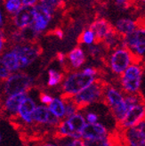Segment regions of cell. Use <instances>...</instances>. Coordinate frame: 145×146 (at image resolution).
I'll list each match as a JSON object with an SVG mask.
<instances>
[{"label": "cell", "mask_w": 145, "mask_h": 146, "mask_svg": "<svg viewBox=\"0 0 145 146\" xmlns=\"http://www.w3.org/2000/svg\"><path fill=\"white\" fill-rule=\"evenodd\" d=\"M96 78L89 76L82 70H75L64 76L61 84L62 96L61 98H70L79 94L85 88L95 81Z\"/></svg>", "instance_id": "cell-1"}, {"label": "cell", "mask_w": 145, "mask_h": 146, "mask_svg": "<svg viewBox=\"0 0 145 146\" xmlns=\"http://www.w3.org/2000/svg\"><path fill=\"white\" fill-rule=\"evenodd\" d=\"M143 78V67L142 62H134L119 76L121 92L126 94L141 93Z\"/></svg>", "instance_id": "cell-2"}, {"label": "cell", "mask_w": 145, "mask_h": 146, "mask_svg": "<svg viewBox=\"0 0 145 146\" xmlns=\"http://www.w3.org/2000/svg\"><path fill=\"white\" fill-rule=\"evenodd\" d=\"M103 102L107 104L117 123H120L125 118L127 111L124 100V94L121 90L107 84L104 89Z\"/></svg>", "instance_id": "cell-3"}, {"label": "cell", "mask_w": 145, "mask_h": 146, "mask_svg": "<svg viewBox=\"0 0 145 146\" xmlns=\"http://www.w3.org/2000/svg\"><path fill=\"white\" fill-rule=\"evenodd\" d=\"M34 84V79L25 72L13 73L2 84V91L5 97L19 94H27Z\"/></svg>", "instance_id": "cell-4"}, {"label": "cell", "mask_w": 145, "mask_h": 146, "mask_svg": "<svg viewBox=\"0 0 145 146\" xmlns=\"http://www.w3.org/2000/svg\"><path fill=\"white\" fill-rule=\"evenodd\" d=\"M106 86L107 84L104 81L96 78L92 85L72 97L78 110H83L93 104L103 101V94Z\"/></svg>", "instance_id": "cell-5"}, {"label": "cell", "mask_w": 145, "mask_h": 146, "mask_svg": "<svg viewBox=\"0 0 145 146\" xmlns=\"http://www.w3.org/2000/svg\"><path fill=\"white\" fill-rule=\"evenodd\" d=\"M142 62L124 46H119L112 50L108 57V66L113 74L120 76L130 65Z\"/></svg>", "instance_id": "cell-6"}, {"label": "cell", "mask_w": 145, "mask_h": 146, "mask_svg": "<svg viewBox=\"0 0 145 146\" xmlns=\"http://www.w3.org/2000/svg\"><path fill=\"white\" fill-rule=\"evenodd\" d=\"M122 46L129 50L137 59L142 60L145 53V29L140 24L128 35L122 36Z\"/></svg>", "instance_id": "cell-7"}, {"label": "cell", "mask_w": 145, "mask_h": 146, "mask_svg": "<svg viewBox=\"0 0 145 146\" xmlns=\"http://www.w3.org/2000/svg\"><path fill=\"white\" fill-rule=\"evenodd\" d=\"M11 48L14 51V53L16 54L18 57L20 70H23L31 65L38 59L42 52L41 48L38 45H36L35 43H24L13 45Z\"/></svg>", "instance_id": "cell-8"}, {"label": "cell", "mask_w": 145, "mask_h": 146, "mask_svg": "<svg viewBox=\"0 0 145 146\" xmlns=\"http://www.w3.org/2000/svg\"><path fill=\"white\" fill-rule=\"evenodd\" d=\"M34 9L36 17L31 27L38 34H40L47 29L51 20L53 19L54 12L48 9L40 2H38V4L34 6Z\"/></svg>", "instance_id": "cell-9"}, {"label": "cell", "mask_w": 145, "mask_h": 146, "mask_svg": "<svg viewBox=\"0 0 145 146\" xmlns=\"http://www.w3.org/2000/svg\"><path fill=\"white\" fill-rule=\"evenodd\" d=\"M36 17L34 6H24L13 14L12 17V23L17 30H23L28 27L32 26Z\"/></svg>", "instance_id": "cell-10"}, {"label": "cell", "mask_w": 145, "mask_h": 146, "mask_svg": "<svg viewBox=\"0 0 145 146\" xmlns=\"http://www.w3.org/2000/svg\"><path fill=\"white\" fill-rule=\"evenodd\" d=\"M123 135L127 146H145V121L123 130Z\"/></svg>", "instance_id": "cell-11"}, {"label": "cell", "mask_w": 145, "mask_h": 146, "mask_svg": "<svg viewBox=\"0 0 145 146\" xmlns=\"http://www.w3.org/2000/svg\"><path fill=\"white\" fill-rule=\"evenodd\" d=\"M144 116H145V105L144 104H140L138 105L132 107L131 109L127 110L125 118L118 125L120 127V129H122V131L129 127H135L140 122L144 120Z\"/></svg>", "instance_id": "cell-12"}, {"label": "cell", "mask_w": 145, "mask_h": 146, "mask_svg": "<svg viewBox=\"0 0 145 146\" xmlns=\"http://www.w3.org/2000/svg\"><path fill=\"white\" fill-rule=\"evenodd\" d=\"M28 94H19L5 97L1 104V112L8 118H17L18 110ZM0 112V113H1Z\"/></svg>", "instance_id": "cell-13"}, {"label": "cell", "mask_w": 145, "mask_h": 146, "mask_svg": "<svg viewBox=\"0 0 145 146\" xmlns=\"http://www.w3.org/2000/svg\"><path fill=\"white\" fill-rule=\"evenodd\" d=\"M32 119L33 123H37L39 125H48L52 127H56L61 122V119L50 112L47 106L42 104L37 105L33 112Z\"/></svg>", "instance_id": "cell-14"}, {"label": "cell", "mask_w": 145, "mask_h": 146, "mask_svg": "<svg viewBox=\"0 0 145 146\" xmlns=\"http://www.w3.org/2000/svg\"><path fill=\"white\" fill-rule=\"evenodd\" d=\"M80 135L83 141L101 139V138L110 136V133L107 127L99 122L95 124H86L81 131Z\"/></svg>", "instance_id": "cell-15"}, {"label": "cell", "mask_w": 145, "mask_h": 146, "mask_svg": "<svg viewBox=\"0 0 145 146\" xmlns=\"http://www.w3.org/2000/svg\"><path fill=\"white\" fill-rule=\"evenodd\" d=\"M89 29L93 32L95 36V44H101L106 36L110 34L113 30V25L106 19L99 18L93 21L90 24Z\"/></svg>", "instance_id": "cell-16"}, {"label": "cell", "mask_w": 145, "mask_h": 146, "mask_svg": "<svg viewBox=\"0 0 145 146\" xmlns=\"http://www.w3.org/2000/svg\"><path fill=\"white\" fill-rule=\"evenodd\" d=\"M36 107H37V104L35 100L32 97L27 96L19 107L17 117L27 125H31L33 124L32 116Z\"/></svg>", "instance_id": "cell-17"}, {"label": "cell", "mask_w": 145, "mask_h": 146, "mask_svg": "<svg viewBox=\"0 0 145 146\" xmlns=\"http://www.w3.org/2000/svg\"><path fill=\"white\" fill-rule=\"evenodd\" d=\"M85 52L81 46L74 47L70 51V53L67 55V62H69V65L71 70H73V71L80 69L85 62Z\"/></svg>", "instance_id": "cell-18"}, {"label": "cell", "mask_w": 145, "mask_h": 146, "mask_svg": "<svg viewBox=\"0 0 145 146\" xmlns=\"http://www.w3.org/2000/svg\"><path fill=\"white\" fill-rule=\"evenodd\" d=\"M140 24L136 21L130 18H120L115 23L113 28L119 36H125L133 32Z\"/></svg>", "instance_id": "cell-19"}, {"label": "cell", "mask_w": 145, "mask_h": 146, "mask_svg": "<svg viewBox=\"0 0 145 146\" xmlns=\"http://www.w3.org/2000/svg\"><path fill=\"white\" fill-rule=\"evenodd\" d=\"M0 57H1L5 67L9 70L11 74L20 71V64H19L18 57L12 48H9L8 50H5L1 54V55H0Z\"/></svg>", "instance_id": "cell-20"}, {"label": "cell", "mask_w": 145, "mask_h": 146, "mask_svg": "<svg viewBox=\"0 0 145 146\" xmlns=\"http://www.w3.org/2000/svg\"><path fill=\"white\" fill-rule=\"evenodd\" d=\"M51 113H53L56 118L62 120L65 119V105L64 101L60 97L54 98L53 101L47 105Z\"/></svg>", "instance_id": "cell-21"}, {"label": "cell", "mask_w": 145, "mask_h": 146, "mask_svg": "<svg viewBox=\"0 0 145 146\" xmlns=\"http://www.w3.org/2000/svg\"><path fill=\"white\" fill-rule=\"evenodd\" d=\"M67 120L70 124L72 128L74 129L76 133L81 134V131L86 125V122L84 118V114L81 112H77L74 115H72L69 118H67Z\"/></svg>", "instance_id": "cell-22"}, {"label": "cell", "mask_w": 145, "mask_h": 146, "mask_svg": "<svg viewBox=\"0 0 145 146\" xmlns=\"http://www.w3.org/2000/svg\"><path fill=\"white\" fill-rule=\"evenodd\" d=\"M64 75L62 72L58 71L54 69H50L48 70V79L47 86L50 87H54L58 85H61L63 81Z\"/></svg>", "instance_id": "cell-23"}, {"label": "cell", "mask_w": 145, "mask_h": 146, "mask_svg": "<svg viewBox=\"0 0 145 146\" xmlns=\"http://www.w3.org/2000/svg\"><path fill=\"white\" fill-rule=\"evenodd\" d=\"M125 104L126 110L131 109L134 106H136L140 104H144V98L142 96V93L135 94H126L124 96Z\"/></svg>", "instance_id": "cell-24"}, {"label": "cell", "mask_w": 145, "mask_h": 146, "mask_svg": "<svg viewBox=\"0 0 145 146\" xmlns=\"http://www.w3.org/2000/svg\"><path fill=\"white\" fill-rule=\"evenodd\" d=\"M79 42L84 44V45H86V46H91V45H93V44L96 43L95 34H93V32L89 28L85 29V30L83 31L80 36H79Z\"/></svg>", "instance_id": "cell-25"}, {"label": "cell", "mask_w": 145, "mask_h": 146, "mask_svg": "<svg viewBox=\"0 0 145 146\" xmlns=\"http://www.w3.org/2000/svg\"><path fill=\"white\" fill-rule=\"evenodd\" d=\"M64 101V105H65V119L69 118V117L74 115L78 112V108L75 102L70 98H64L62 99Z\"/></svg>", "instance_id": "cell-26"}, {"label": "cell", "mask_w": 145, "mask_h": 146, "mask_svg": "<svg viewBox=\"0 0 145 146\" xmlns=\"http://www.w3.org/2000/svg\"><path fill=\"white\" fill-rule=\"evenodd\" d=\"M5 11L11 15L15 14L23 6L21 0H6L4 4Z\"/></svg>", "instance_id": "cell-27"}, {"label": "cell", "mask_w": 145, "mask_h": 146, "mask_svg": "<svg viewBox=\"0 0 145 146\" xmlns=\"http://www.w3.org/2000/svg\"><path fill=\"white\" fill-rule=\"evenodd\" d=\"M57 144L59 146H85L82 139H72L69 137H57Z\"/></svg>", "instance_id": "cell-28"}, {"label": "cell", "mask_w": 145, "mask_h": 146, "mask_svg": "<svg viewBox=\"0 0 145 146\" xmlns=\"http://www.w3.org/2000/svg\"><path fill=\"white\" fill-rule=\"evenodd\" d=\"M40 3L54 13L56 12L57 9L60 8L61 5H63L62 1H58V0H42V1H40Z\"/></svg>", "instance_id": "cell-29"}, {"label": "cell", "mask_w": 145, "mask_h": 146, "mask_svg": "<svg viewBox=\"0 0 145 146\" xmlns=\"http://www.w3.org/2000/svg\"><path fill=\"white\" fill-rule=\"evenodd\" d=\"M87 53L92 57H97L101 56V53H103V48L100 46V44H93V45L88 46L87 47Z\"/></svg>", "instance_id": "cell-30"}, {"label": "cell", "mask_w": 145, "mask_h": 146, "mask_svg": "<svg viewBox=\"0 0 145 146\" xmlns=\"http://www.w3.org/2000/svg\"><path fill=\"white\" fill-rule=\"evenodd\" d=\"M84 118H85L86 124H95V123H98L99 115L93 111H88L85 113Z\"/></svg>", "instance_id": "cell-31"}, {"label": "cell", "mask_w": 145, "mask_h": 146, "mask_svg": "<svg viewBox=\"0 0 145 146\" xmlns=\"http://www.w3.org/2000/svg\"><path fill=\"white\" fill-rule=\"evenodd\" d=\"M10 75H11V73L7 70L5 63L3 62L1 59V57H0V80H3L4 81V80H5Z\"/></svg>", "instance_id": "cell-32"}, {"label": "cell", "mask_w": 145, "mask_h": 146, "mask_svg": "<svg viewBox=\"0 0 145 146\" xmlns=\"http://www.w3.org/2000/svg\"><path fill=\"white\" fill-rule=\"evenodd\" d=\"M39 99H40V102L42 103V105H45V106H47L51 102L53 101L54 97L52 96H50L49 94H46V93H41L40 94V96H39Z\"/></svg>", "instance_id": "cell-33"}, {"label": "cell", "mask_w": 145, "mask_h": 146, "mask_svg": "<svg viewBox=\"0 0 145 146\" xmlns=\"http://www.w3.org/2000/svg\"><path fill=\"white\" fill-rule=\"evenodd\" d=\"M5 45H6L5 35L3 30H0V55H1V54L5 50Z\"/></svg>", "instance_id": "cell-34"}, {"label": "cell", "mask_w": 145, "mask_h": 146, "mask_svg": "<svg viewBox=\"0 0 145 146\" xmlns=\"http://www.w3.org/2000/svg\"><path fill=\"white\" fill-rule=\"evenodd\" d=\"M85 74H87L89 76H92V77H95L96 78V76L98 75V71L95 68V67H91V66H88V67H85L83 70H81Z\"/></svg>", "instance_id": "cell-35"}, {"label": "cell", "mask_w": 145, "mask_h": 146, "mask_svg": "<svg viewBox=\"0 0 145 146\" xmlns=\"http://www.w3.org/2000/svg\"><path fill=\"white\" fill-rule=\"evenodd\" d=\"M56 60L61 65H64L67 62V55L62 52H59L56 54Z\"/></svg>", "instance_id": "cell-36"}, {"label": "cell", "mask_w": 145, "mask_h": 146, "mask_svg": "<svg viewBox=\"0 0 145 146\" xmlns=\"http://www.w3.org/2000/svg\"><path fill=\"white\" fill-rule=\"evenodd\" d=\"M116 5L119 6V8H122V9H126L128 8V7L130 6V2L128 1H125V0H122V1H119V0H118V1L115 2Z\"/></svg>", "instance_id": "cell-37"}, {"label": "cell", "mask_w": 145, "mask_h": 146, "mask_svg": "<svg viewBox=\"0 0 145 146\" xmlns=\"http://www.w3.org/2000/svg\"><path fill=\"white\" fill-rule=\"evenodd\" d=\"M21 4L24 6H35L38 4L37 0H23Z\"/></svg>", "instance_id": "cell-38"}, {"label": "cell", "mask_w": 145, "mask_h": 146, "mask_svg": "<svg viewBox=\"0 0 145 146\" xmlns=\"http://www.w3.org/2000/svg\"><path fill=\"white\" fill-rule=\"evenodd\" d=\"M53 34L54 36H56L59 39H62L63 36H64V33H63L62 30H61V29H59V28L55 29V30L53 31Z\"/></svg>", "instance_id": "cell-39"}, {"label": "cell", "mask_w": 145, "mask_h": 146, "mask_svg": "<svg viewBox=\"0 0 145 146\" xmlns=\"http://www.w3.org/2000/svg\"><path fill=\"white\" fill-rule=\"evenodd\" d=\"M4 26H5V17L2 10L0 9V30H3Z\"/></svg>", "instance_id": "cell-40"}, {"label": "cell", "mask_w": 145, "mask_h": 146, "mask_svg": "<svg viewBox=\"0 0 145 146\" xmlns=\"http://www.w3.org/2000/svg\"><path fill=\"white\" fill-rule=\"evenodd\" d=\"M40 146H59L57 143H51V142H47V143H42Z\"/></svg>", "instance_id": "cell-41"}, {"label": "cell", "mask_w": 145, "mask_h": 146, "mask_svg": "<svg viewBox=\"0 0 145 146\" xmlns=\"http://www.w3.org/2000/svg\"><path fill=\"white\" fill-rule=\"evenodd\" d=\"M2 141V135H1V133H0V142Z\"/></svg>", "instance_id": "cell-42"}]
</instances>
